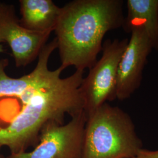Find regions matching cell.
<instances>
[{
    "label": "cell",
    "mask_w": 158,
    "mask_h": 158,
    "mask_svg": "<svg viewBox=\"0 0 158 158\" xmlns=\"http://www.w3.org/2000/svg\"><path fill=\"white\" fill-rule=\"evenodd\" d=\"M56 49L55 38L44 47L34 70L18 78L6 73L8 60H0V145L12 153L26 151L38 141L46 124H63L67 115L73 117L85 111L80 90L84 71L62 78V66L49 70V58Z\"/></svg>",
    "instance_id": "6da1fadb"
},
{
    "label": "cell",
    "mask_w": 158,
    "mask_h": 158,
    "mask_svg": "<svg viewBox=\"0 0 158 158\" xmlns=\"http://www.w3.org/2000/svg\"><path fill=\"white\" fill-rule=\"evenodd\" d=\"M123 0H75L62 7L54 31L60 66L93 67L105 35L123 27Z\"/></svg>",
    "instance_id": "7a4b0ae2"
},
{
    "label": "cell",
    "mask_w": 158,
    "mask_h": 158,
    "mask_svg": "<svg viewBox=\"0 0 158 158\" xmlns=\"http://www.w3.org/2000/svg\"><path fill=\"white\" fill-rule=\"evenodd\" d=\"M143 148L131 116L107 102L87 118L82 158H135Z\"/></svg>",
    "instance_id": "3957f363"
},
{
    "label": "cell",
    "mask_w": 158,
    "mask_h": 158,
    "mask_svg": "<svg viewBox=\"0 0 158 158\" xmlns=\"http://www.w3.org/2000/svg\"><path fill=\"white\" fill-rule=\"evenodd\" d=\"M128 41V38L106 40L102 44L101 58L83 79L80 90L87 118L104 103L117 99L118 67Z\"/></svg>",
    "instance_id": "277c9868"
},
{
    "label": "cell",
    "mask_w": 158,
    "mask_h": 158,
    "mask_svg": "<svg viewBox=\"0 0 158 158\" xmlns=\"http://www.w3.org/2000/svg\"><path fill=\"white\" fill-rule=\"evenodd\" d=\"M85 111L72 117L67 124L49 123L40 133L38 144L31 151L12 153L11 158H82Z\"/></svg>",
    "instance_id": "5b68a950"
},
{
    "label": "cell",
    "mask_w": 158,
    "mask_h": 158,
    "mask_svg": "<svg viewBox=\"0 0 158 158\" xmlns=\"http://www.w3.org/2000/svg\"><path fill=\"white\" fill-rule=\"evenodd\" d=\"M51 33L25 28L16 15L14 6L0 2V42L10 47L17 68L26 66L38 57Z\"/></svg>",
    "instance_id": "8992f818"
},
{
    "label": "cell",
    "mask_w": 158,
    "mask_h": 158,
    "mask_svg": "<svg viewBox=\"0 0 158 158\" xmlns=\"http://www.w3.org/2000/svg\"><path fill=\"white\" fill-rule=\"evenodd\" d=\"M119 63L117 81V99L130 98L141 84L142 74L152 46L145 32L135 28Z\"/></svg>",
    "instance_id": "52a82bcc"
},
{
    "label": "cell",
    "mask_w": 158,
    "mask_h": 158,
    "mask_svg": "<svg viewBox=\"0 0 158 158\" xmlns=\"http://www.w3.org/2000/svg\"><path fill=\"white\" fill-rule=\"evenodd\" d=\"M127 6V15L123 27L125 32L142 29L153 49L158 51V0H128Z\"/></svg>",
    "instance_id": "ba28073f"
},
{
    "label": "cell",
    "mask_w": 158,
    "mask_h": 158,
    "mask_svg": "<svg viewBox=\"0 0 158 158\" xmlns=\"http://www.w3.org/2000/svg\"><path fill=\"white\" fill-rule=\"evenodd\" d=\"M20 23L23 27L38 32H53L61 14L62 7L52 0H20Z\"/></svg>",
    "instance_id": "9c48e42d"
},
{
    "label": "cell",
    "mask_w": 158,
    "mask_h": 158,
    "mask_svg": "<svg viewBox=\"0 0 158 158\" xmlns=\"http://www.w3.org/2000/svg\"><path fill=\"white\" fill-rule=\"evenodd\" d=\"M135 158H158V150L149 151L142 148Z\"/></svg>",
    "instance_id": "30bf717a"
},
{
    "label": "cell",
    "mask_w": 158,
    "mask_h": 158,
    "mask_svg": "<svg viewBox=\"0 0 158 158\" xmlns=\"http://www.w3.org/2000/svg\"><path fill=\"white\" fill-rule=\"evenodd\" d=\"M1 42H0V53H2V52H4V47H3V46L1 45Z\"/></svg>",
    "instance_id": "8fae6325"
},
{
    "label": "cell",
    "mask_w": 158,
    "mask_h": 158,
    "mask_svg": "<svg viewBox=\"0 0 158 158\" xmlns=\"http://www.w3.org/2000/svg\"><path fill=\"white\" fill-rule=\"evenodd\" d=\"M1 145H0V148H1Z\"/></svg>",
    "instance_id": "7c38bea8"
}]
</instances>
